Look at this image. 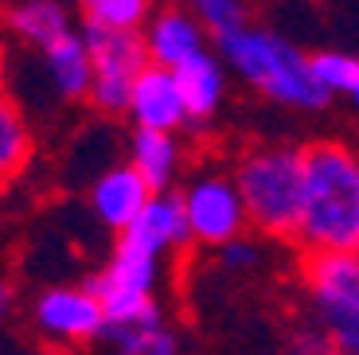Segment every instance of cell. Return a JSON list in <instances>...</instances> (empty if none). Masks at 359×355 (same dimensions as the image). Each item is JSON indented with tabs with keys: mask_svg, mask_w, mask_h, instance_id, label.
Returning <instances> with one entry per match:
<instances>
[{
	"mask_svg": "<svg viewBox=\"0 0 359 355\" xmlns=\"http://www.w3.org/2000/svg\"><path fill=\"white\" fill-rule=\"evenodd\" d=\"M215 51L231 67V74L246 82L254 94H262L273 106L297 109V114H320L332 94L316 82L309 67V51L285 39L273 27L243 24L215 39Z\"/></svg>",
	"mask_w": 359,
	"mask_h": 355,
	"instance_id": "1",
	"label": "cell"
},
{
	"mask_svg": "<svg viewBox=\"0 0 359 355\" xmlns=\"http://www.w3.org/2000/svg\"><path fill=\"white\" fill-rule=\"evenodd\" d=\"M359 239V152L324 137L305 145V207L297 250H355Z\"/></svg>",
	"mask_w": 359,
	"mask_h": 355,
	"instance_id": "2",
	"label": "cell"
},
{
	"mask_svg": "<svg viewBox=\"0 0 359 355\" xmlns=\"http://www.w3.org/2000/svg\"><path fill=\"white\" fill-rule=\"evenodd\" d=\"M234 184L243 192L250 231L262 239L293 242L305 207V149L254 145L234 160Z\"/></svg>",
	"mask_w": 359,
	"mask_h": 355,
	"instance_id": "3",
	"label": "cell"
},
{
	"mask_svg": "<svg viewBox=\"0 0 359 355\" xmlns=\"http://www.w3.org/2000/svg\"><path fill=\"white\" fill-rule=\"evenodd\" d=\"M161 274H164V254L153 250L144 239H137L133 231H121L109 250L106 266L94 277V293L102 297L109 312V324L121 320H149V316H164L161 309Z\"/></svg>",
	"mask_w": 359,
	"mask_h": 355,
	"instance_id": "4",
	"label": "cell"
},
{
	"mask_svg": "<svg viewBox=\"0 0 359 355\" xmlns=\"http://www.w3.org/2000/svg\"><path fill=\"white\" fill-rule=\"evenodd\" d=\"M90 59H94V82H90V106L102 117H126L129 94L137 74L149 67V47L141 32H117V27L82 24Z\"/></svg>",
	"mask_w": 359,
	"mask_h": 355,
	"instance_id": "5",
	"label": "cell"
},
{
	"mask_svg": "<svg viewBox=\"0 0 359 355\" xmlns=\"http://www.w3.org/2000/svg\"><path fill=\"white\" fill-rule=\"evenodd\" d=\"M36 336L47 347H90L102 344L109 328V312L94 285H51L32 304Z\"/></svg>",
	"mask_w": 359,
	"mask_h": 355,
	"instance_id": "6",
	"label": "cell"
},
{
	"mask_svg": "<svg viewBox=\"0 0 359 355\" xmlns=\"http://www.w3.org/2000/svg\"><path fill=\"white\" fill-rule=\"evenodd\" d=\"M180 196H184V207H188L196 246L219 250L223 242L246 234V227H250V215H246L243 192L234 184V172L207 168L180 187Z\"/></svg>",
	"mask_w": 359,
	"mask_h": 355,
	"instance_id": "7",
	"label": "cell"
},
{
	"mask_svg": "<svg viewBox=\"0 0 359 355\" xmlns=\"http://www.w3.org/2000/svg\"><path fill=\"white\" fill-rule=\"evenodd\" d=\"M301 285L313 301L316 324L359 316V254L355 250H301Z\"/></svg>",
	"mask_w": 359,
	"mask_h": 355,
	"instance_id": "8",
	"label": "cell"
},
{
	"mask_svg": "<svg viewBox=\"0 0 359 355\" xmlns=\"http://www.w3.org/2000/svg\"><path fill=\"white\" fill-rule=\"evenodd\" d=\"M144 47H149V59L164 62V67H180L188 62L191 55L215 47V36L207 32V24L180 0L168 4H156V12L149 16V24L141 27Z\"/></svg>",
	"mask_w": 359,
	"mask_h": 355,
	"instance_id": "9",
	"label": "cell"
},
{
	"mask_svg": "<svg viewBox=\"0 0 359 355\" xmlns=\"http://www.w3.org/2000/svg\"><path fill=\"white\" fill-rule=\"evenodd\" d=\"M126 117L137 129H172V133L188 129V106H184V94H180L176 67L149 62L133 82Z\"/></svg>",
	"mask_w": 359,
	"mask_h": 355,
	"instance_id": "10",
	"label": "cell"
},
{
	"mask_svg": "<svg viewBox=\"0 0 359 355\" xmlns=\"http://www.w3.org/2000/svg\"><path fill=\"white\" fill-rule=\"evenodd\" d=\"M149 199H153V187H149V180H144L129 160L102 168L98 176H94V184H90V211H94V219L114 234L129 231Z\"/></svg>",
	"mask_w": 359,
	"mask_h": 355,
	"instance_id": "11",
	"label": "cell"
},
{
	"mask_svg": "<svg viewBox=\"0 0 359 355\" xmlns=\"http://www.w3.org/2000/svg\"><path fill=\"white\" fill-rule=\"evenodd\" d=\"M79 24V8L71 0H8L0 8L4 36L16 39L20 47H32V51H43L47 43L63 39Z\"/></svg>",
	"mask_w": 359,
	"mask_h": 355,
	"instance_id": "12",
	"label": "cell"
},
{
	"mask_svg": "<svg viewBox=\"0 0 359 355\" xmlns=\"http://www.w3.org/2000/svg\"><path fill=\"white\" fill-rule=\"evenodd\" d=\"M226 71L231 67L211 47L176 67L180 94H184V106H188V129H207L219 117V106L226 98Z\"/></svg>",
	"mask_w": 359,
	"mask_h": 355,
	"instance_id": "13",
	"label": "cell"
},
{
	"mask_svg": "<svg viewBox=\"0 0 359 355\" xmlns=\"http://www.w3.org/2000/svg\"><path fill=\"white\" fill-rule=\"evenodd\" d=\"M137 239H144L153 250L168 254H184V250L196 246V234H191L188 222V207H184V196L176 187H164V192H153V199L144 203V211L137 215V222L129 227Z\"/></svg>",
	"mask_w": 359,
	"mask_h": 355,
	"instance_id": "14",
	"label": "cell"
},
{
	"mask_svg": "<svg viewBox=\"0 0 359 355\" xmlns=\"http://www.w3.org/2000/svg\"><path fill=\"white\" fill-rule=\"evenodd\" d=\"M39 62H43V74H47V82H51L55 98H63V102H86L90 98L94 59H90L82 27H74L63 39L47 43L43 51H39Z\"/></svg>",
	"mask_w": 359,
	"mask_h": 355,
	"instance_id": "15",
	"label": "cell"
},
{
	"mask_svg": "<svg viewBox=\"0 0 359 355\" xmlns=\"http://www.w3.org/2000/svg\"><path fill=\"white\" fill-rule=\"evenodd\" d=\"M129 164L149 180L153 192L176 187V176L184 168V149H180L172 129H137L129 137Z\"/></svg>",
	"mask_w": 359,
	"mask_h": 355,
	"instance_id": "16",
	"label": "cell"
},
{
	"mask_svg": "<svg viewBox=\"0 0 359 355\" xmlns=\"http://www.w3.org/2000/svg\"><path fill=\"white\" fill-rule=\"evenodd\" d=\"M36 152V133L27 125V114L8 90H0V192L12 187Z\"/></svg>",
	"mask_w": 359,
	"mask_h": 355,
	"instance_id": "17",
	"label": "cell"
},
{
	"mask_svg": "<svg viewBox=\"0 0 359 355\" xmlns=\"http://www.w3.org/2000/svg\"><path fill=\"white\" fill-rule=\"evenodd\" d=\"M102 344H109L121 355H172V351H180V336L168 328L164 316L109 324L106 336H102Z\"/></svg>",
	"mask_w": 359,
	"mask_h": 355,
	"instance_id": "18",
	"label": "cell"
},
{
	"mask_svg": "<svg viewBox=\"0 0 359 355\" xmlns=\"http://www.w3.org/2000/svg\"><path fill=\"white\" fill-rule=\"evenodd\" d=\"M161 0H74L82 24L117 27V32H141Z\"/></svg>",
	"mask_w": 359,
	"mask_h": 355,
	"instance_id": "19",
	"label": "cell"
},
{
	"mask_svg": "<svg viewBox=\"0 0 359 355\" xmlns=\"http://www.w3.org/2000/svg\"><path fill=\"white\" fill-rule=\"evenodd\" d=\"M309 67H313L316 82H320L332 98H348L351 86L359 82V55L340 51V47H320V51L309 55Z\"/></svg>",
	"mask_w": 359,
	"mask_h": 355,
	"instance_id": "20",
	"label": "cell"
},
{
	"mask_svg": "<svg viewBox=\"0 0 359 355\" xmlns=\"http://www.w3.org/2000/svg\"><path fill=\"white\" fill-rule=\"evenodd\" d=\"M180 4H188L199 20L207 24L211 36H226L234 27L250 24V8H246V0H180Z\"/></svg>",
	"mask_w": 359,
	"mask_h": 355,
	"instance_id": "21",
	"label": "cell"
},
{
	"mask_svg": "<svg viewBox=\"0 0 359 355\" xmlns=\"http://www.w3.org/2000/svg\"><path fill=\"white\" fill-rule=\"evenodd\" d=\"M215 254H219V266L231 269V274H246V269H258L262 266V246L254 239H246V234L223 242Z\"/></svg>",
	"mask_w": 359,
	"mask_h": 355,
	"instance_id": "22",
	"label": "cell"
},
{
	"mask_svg": "<svg viewBox=\"0 0 359 355\" xmlns=\"http://www.w3.org/2000/svg\"><path fill=\"white\" fill-rule=\"evenodd\" d=\"M320 328L328 332V344L340 355H359V316H332L320 320Z\"/></svg>",
	"mask_w": 359,
	"mask_h": 355,
	"instance_id": "23",
	"label": "cell"
},
{
	"mask_svg": "<svg viewBox=\"0 0 359 355\" xmlns=\"http://www.w3.org/2000/svg\"><path fill=\"white\" fill-rule=\"evenodd\" d=\"M12 309H16V293H12L8 281H0V324L12 316Z\"/></svg>",
	"mask_w": 359,
	"mask_h": 355,
	"instance_id": "24",
	"label": "cell"
},
{
	"mask_svg": "<svg viewBox=\"0 0 359 355\" xmlns=\"http://www.w3.org/2000/svg\"><path fill=\"white\" fill-rule=\"evenodd\" d=\"M0 90H8V43H4V27H0Z\"/></svg>",
	"mask_w": 359,
	"mask_h": 355,
	"instance_id": "25",
	"label": "cell"
},
{
	"mask_svg": "<svg viewBox=\"0 0 359 355\" xmlns=\"http://www.w3.org/2000/svg\"><path fill=\"white\" fill-rule=\"evenodd\" d=\"M348 98H351V106H355V114H359V82L351 86V94H348Z\"/></svg>",
	"mask_w": 359,
	"mask_h": 355,
	"instance_id": "26",
	"label": "cell"
},
{
	"mask_svg": "<svg viewBox=\"0 0 359 355\" xmlns=\"http://www.w3.org/2000/svg\"><path fill=\"white\" fill-rule=\"evenodd\" d=\"M355 254H359V239H355Z\"/></svg>",
	"mask_w": 359,
	"mask_h": 355,
	"instance_id": "27",
	"label": "cell"
}]
</instances>
